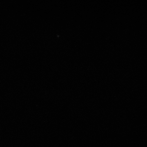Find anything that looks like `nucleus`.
I'll list each match as a JSON object with an SVG mask.
<instances>
[]
</instances>
